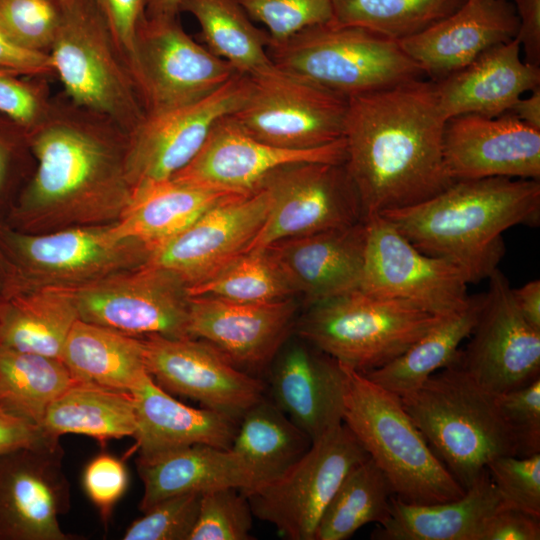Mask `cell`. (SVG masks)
Wrapping results in <instances>:
<instances>
[{
  "mask_svg": "<svg viewBox=\"0 0 540 540\" xmlns=\"http://www.w3.org/2000/svg\"><path fill=\"white\" fill-rule=\"evenodd\" d=\"M342 138L313 149H287L263 142L231 117L212 127L194 159L172 178L240 193H251L277 169L301 162L344 163Z\"/></svg>",
  "mask_w": 540,
  "mask_h": 540,
  "instance_id": "cell-21",
  "label": "cell"
},
{
  "mask_svg": "<svg viewBox=\"0 0 540 540\" xmlns=\"http://www.w3.org/2000/svg\"><path fill=\"white\" fill-rule=\"evenodd\" d=\"M141 339L147 371L166 392L239 421L265 396L266 384L261 379L237 367L204 340L161 335Z\"/></svg>",
  "mask_w": 540,
  "mask_h": 540,
  "instance_id": "cell-18",
  "label": "cell"
},
{
  "mask_svg": "<svg viewBox=\"0 0 540 540\" xmlns=\"http://www.w3.org/2000/svg\"><path fill=\"white\" fill-rule=\"evenodd\" d=\"M495 397L504 420L515 435L519 456L540 453V377Z\"/></svg>",
  "mask_w": 540,
  "mask_h": 540,
  "instance_id": "cell-48",
  "label": "cell"
},
{
  "mask_svg": "<svg viewBox=\"0 0 540 540\" xmlns=\"http://www.w3.org/2000/svg\"><path fill=\"white\" fill-rule=\"evenodd\" d=\"M73 382L60 359L0 346V411L4 413L40 427L49 405Z\"/></svg>",
  "mask_w": 540,
  "mask_h": 540,
  "instance_id": "cell-38",
  "label": "cell"
},
{
  "mask_svg": "<svg viewBox=\"0 0 540 540\" xmlns=\"http://www.w3.org/2000/svg\"><path fill=\"white\" fill-rule=\"evenodd\" d=\"M105 17L126 60L135 32L145 17L146 0H92Z\"/></svg>",
  "mask_w": 540,
  "mask_h": 540,
  "instance_id": "cell-50",
  "label": "cell"
},
{
  "mask_svg": "<svg viewBox=\"0 0 540 540\" xmlns=\"http://www.w3.org/2000/svg\"><path fill=\"white\" fill-rule=\"evenodd\" d=\"M270 196L255 191L224 201L154 249L146 264L165 269L186 285L198 284L247 252L268 214Z\"/></svg>",
  "mask_w": 540,
  "mask_h": 540,
  "instance_id": "cell-20",
  "label": "cell"
},
{
  "mask_svg": "<svg viewBox=\"0 0 540 540\" xmlns=\"http://www.w3.org/2000/svg\"><path fill=\"white\" fill-rule=\"evenodd\" d=\"M248 194L170 178L132 191L115 232L144 243L151 253L212 207Z\"/></svg>",
  "mask_w": 540,
  "mask_h": 540,
  "instance_id": "cell-31",
  "label": "cell"
},
{
  "mask_svg": "<svg viewBox=\"0 0 540 540\" xmlns=\"http://www.w3.org/2000/svg\"><path fill=\"white\" fill-rule=\"evenodd\" d=\"M250 91L248 75L235 74L195 102L146 113L128 134L126 176L133 190L172 178L198 154L214 124L232 114Z\"/></svg>",
  "mask_w": 540,
  "mask_h": 540,
  "instance_id": "cell-15",
  "label": "cell"
},
{
  "mask_svg": "<svg viewBox=\"0 0 540 540\" xmlns=\"http://www.w3.org/2000/svg\"><path fill=\"white\" fill-rule=\"evenodd\" d=\"M360 289L445 316L465 307L469 281L452 262L416 248L381 214L365 217Z\"/></svg>",
  "mask_w": 540,
  "mask_h": 540,
  "instance_id": "cell-12",
  "label": "cell"
},
{
  "mask_svg": "<svg viewBox=\"0 0 540 540\" xmlns=\"http://www.w3.org/2000/svg\"><path fill=\"white\" fill-rule=\"evenodd\" d=\"M64 94L128 134L145 116L128 62L92 0H68L49 52Z\"/></svg>",
  "mask_w": 540,
  "mask_h": 540,
  "instance_id": "cell-7",
  "label": "cell"
},
{
  "mask_svg": "<svg viewBox=\"0 0 540 540\" xmlns=\"http://www.w3.org/2000/svg\"><path fill=\"white\" fill-rule=\"evenodd\" d=\"M253 516L248 499L239 489L226 487L205 492L189 540L252 539Z\"/></svg>",
  "mask_w": 540,
  "mask_h": 540,
  "instance_id": "cell-42",
  "label": "cell"
},
{
  "mask_svg": "<svg viewBox=\"0 0 540 540\" xmlns=\"http://www.w3.org/2000/svg\"><path fill=\"white\" fill-rule=\"evenodd\" d=\"M512 296L524 319L540 330V280L533 279L518 288H512Z\"/></svg>",
  "mask_w": 540,
  "mask_h": 540,
  "instance_id": "cell-56",
  "label": "cell"
},
{
  "mask_svg": "<svg viewBox=\"0 0 540 540\" xmlns=\"http://www.w3.org/2000/svg\"><path fill=\"white\" fill-rule=\"evenodd\" d=\"M78 319L69 289L33 288L0 313V346L61 360L65 341Z\"/></svg>",
  "mask_w": 540,
  "mask_h": 540,
  "instance_id": "cell-35",
  "label": "cell"
},
{
  "mask_svg": "<svg viewBox=\"0 0 540 540\" xmlns=\"http://www.w3.org/2000/svg\"><path fill=\"white\" fill-rule=\"evenodd\" d=\"M519 20L516 39L524 51V60L540 67V0H513Z\"/></svg>",
  "mask_w": 540,
  "mask_h": 540,
  "instance_id": "cell-53",
  "label": "cell"
},
{
  "mask_svg": "<svg viewBox=\"0 0 540 540\" xmlns=\"http://www.w3.org/2000/svg\"><path fill=\"white\" fill-rule=\"evenodd\" d=\"M443 157L453 181L507 177L540 179V131L505 113L447 119Z\"/></svg>",
  "mask_w": 540,
  "mask_h": 540,
  "instance_id": "cell-22",
  "label": "cell"
},
{
  "mask_svg": "<svg viewBox=\"0 0 540 540\" xmlns=\"http://www.w3.org/2000/svg\"><path fill=\"white\" fill-rule=\"evenodd\" d=\"M505 504L488 472L460 498L412 505L392 496L390 512L371 533L374 540H478L486 521Z\"/></svg>",
  "mask_w": 540,
  "mask_h": 540,
  "instance_id": "cell-30",
  "label": "cell"
},
{
  "mask_svg": "<svg viewBox=\"0 0 540 540\" xmlns=\"http://www.w3.org/2000/svg\"><path fill=\"white\" fill-rule=\"evenodd\" d=\"M365 218L348 227L281 240L267 247L306 305L360 289Z\"/></svg>",
  "mask_w": 540,
  "mask_h": 540,
  "instance_id": "cell-26",
  "label": "cell"
},
{
  "mask_svg": "<svg viewBox=\"0 0 540 540\" xmlns=\"http://www.w3.org/2000/svg\"><path fill=\"white\" fill-rule=\"evenodd\" d=\"M399 398L435 455L465 491L495 458L519 456L517 440L495 395L458 364L435 372Z\"/></svg>",
  "mask_w": 540,
  "mask_h": 540,
  "instance_id": "cell-4",
  "label": "cell"
},
{
  "mask_svg": "<svg viewBox=\"0 0 540 540\" xmlns=\"http://www.w3.org/2000/svg\"><path fill=\"white\" fill-rule=\"evenodd\" d=\"M465 0H331L332 21L401 41L456 11Z\"/></svg>",
  "mask_w": 540,
  "mask_h": 540,
  "instance_id": "cell-40",
  "label": "cell"
},
{
  "mask_svg": "<svg viewBox=\"0 0 540 540\" xmlns=\"http://www.w3.org/2000/svg\"><path fill=\"white\" fill-rule=\"evenodd\" d=\"M187 292L243 303L272 302L296 293L267 248L240 254L202 282L188 286Z\"/></svg>",
  "mask_w": 540,
  "mask_h": 540,
  "instance_id": "cell-41",
  "label": "cell"
},
{
  "mask_svg": "<svg viewBox=\"0 0 540 540\" xmlns=\"http://www.w3.org/2000/svg\"><path fill=\"white\" fill-rule=\"evenodd\" d=\"M131 393L137 424L133 437L139 456L195 444L231 448L239 420L213 409H197L177 401L150 374Z\"/></svg>",
  "mask_w": 540,
  "mask_h": 540,
  "instance_id": "cell-29",
  "label": "cell"
},
{
  "mask_svg": "<svg viewBox=\"0 0 540 540\" xmlns=\"http://www.w3.org/2000/svg\"><path fill=\"white\" fill-rule=\"evenodd\" d=\"M260 186L267 189L270 205L247 251L265 249L288 238L348 227L364 219L344 163L286 165L272 172Z\"/></svg>",
  "mask_w": 540,
  "mask_h": 540,
  "instance_id": "cell-14",
  "label": "cell"
},
{
  "mask_svg": "<svg viewBox=\"0 0 540 540\" xmlns=\"http://www.w3.org/2000/svg\"><path fill=\"white\" fill-rule=\"evenodd\" d=\"M458 365L484 390L498 395L540 377V330L517 308L512 287L497 268Z\"/></svg>",
  "mask_w": 540,
  "mask_h": 540,
  "instance_id": "cell-17",
  "label": "cell"
},
{
  "mask_svg": "<svg viewBox=\"0 0 540 540\" xmlns=\"http://www.w3.org/2000/svg\"><path fill=\"white\" fill-rule=\"evenodd\" d=\"M446 121L425 78L348 98L344 166L364 218L419 203L453 182L443 157Z\"/></svg>",
  "mask_w": 540,
  "mask_h": 540,
  "instance_id": "cell-2",
  "label": "cell"
},
{
  "mask_svg": "<svg viewBox=\"0 0 540 540\" xmlns=\"http://www.w3.org/2000/svg\"><path fill=\"white\" fill-rule=\"evenodd\" d=\"M483 296H470L465 307L444 316L400 356L363 374L399 396L417 388L435 372L458 364L460 344L470 336L476 324Z\"/></svg>",
  "mask_w": 540,
  "mask_h": 540,
  "instance_id": "cell-33",
  "label": "cell"
},
{
  "mask_svg": "<svg viewBox=\"0 0 540 540\" xmlns=\"http://www.w3.org/2000/svg\"><path fill=\"white\" fill-rule=\"evenodd\" d=\"M10 239L32 289L78 287L142 266L151 256L141 241L118 235L114 222L12 234Z\"/></svg>",
  "mask_w": 540,
  "mask_h": 540,
  "instance_id": "cell-16",
  "label": "cell"
},
{
  "mask_svg": "<svg viewBox=\"0 0 540 540\" xmlns=\"http://www.w3.org/2000/svg\"><path fill=\"white\" fill-rule=\"evenodd\" d=\"M518 28L509 0H465L447 17L399 43L425 76L437 81L487 49L516 38Z\"/></svg>",
  "mask_w": 540,
  "mask_h": 540,
  "instance_id": "cell-25",
  "label": "cell"
},
{
  "mask_svg": "<svg viewBox=\"0 0 540 540\" xmlns=\"http://www.w3.org/2000/svg\"><path fill=\"white\" fill-rule=\"evenodd\" d=\"M49 438L40 427L0 411V456Z\"/></svg>",
  "mask_w": 540,
  "mask_h": 540,
  "instance_id": "cell-55",
  "label": "cell"
},
{
  "mask_svg": "<svg viewBox=\"0 0 540 540\" xmlns=\"http://www.w3.org/2000/svg\"><path fill=\"white\" fill-rule=\"evenodd\" d=\"M311 444L309 437L264 396L240 419L230 449L254 469L262 484L280 476Z\"/></svg>",
  "mask_w": 540,
  "mask_h": 540,
  "instance_id": "cell-36",
  "label": "cell"
},
{
  "mask_svg": "<svg viewBox=\"0 0 540 540\" xmlns=\"http://www.w3.org/2000/svg\"><path fill=\"white\" fill-rule=\"evenodd\" d=\"M60 8L44 0H0V30L23 48L49 54Z\"/></svg>",
  "mask_w": 540,
  "mask_h": 540,
  "instance_id": "cell-44",
  "label": "cell"
},
{
  "mask_svg": "<svg viewBox=\"0 0 540 540\" xmlns=\"http://www.w3.org/2000/svg\"><path fill=\"white\" fill-rule=\"evenodd\" d=\"M443 317L357 289L309 306L295 326L300 338L367 373L400 356Z\"/></svg>",
  "mask_w": 540,
  "mask_h": 540,
  "instance_id": "cell-8",
  "label": "cell"
},
{
  "mask_svg": "<svg viewBox=\"0 0 540 540\" xmlns=\"http://www.w3.org/2000/svg\"><path fill=\"white\" fill-rule=\"evenodd\" d=\"M276 66L346 98L426 78L396 40L328 22L269 45Z\"/></svg>",
  "mask_w": 540,
  "mask_h": 540,
  "instance_id": "cell-6",
  "label": "cell"
},
{
  "mask_svg": "<svg viewBox=\"0 0 540 540\" xmlns=\"http://www.w3.org/2000/svg\"><path fill=\"white\" fill-rule=\"evenodd\" d=\"M200 493L166 498L135 520L125 531L124 540H189L196 524Z\"/></svg>",
  "mask_w": 540,
  "mask_h": 540,
  "instance_id": "cell-45",
  "label": "cell"
},
{
  "mask_svg": "<svg viewBox=\"0 0 540 540\" xmlns=\"http://www.w3.org/2000/svg\"><path fill=\"white\" fill-rule=\"evenodd\" d=\"M68 506L59 439L0 456V539L69 540L59 524Z\"/></svg>",
  "mask_w": 540,
  "mask_h": 540,
  "instance_id": "cell-19",
  "label": "cell"
},
{
  "mask_svg": "<svg viewBox=\"0 0 540 540\" xmlns=\"http://www.w3.org/2000/svg\"><path fill=\"white\" fill-rule=\"evenodd\" d=\"M253 21L264 25L274 45L304 29L332 21L331 0H237Z\"/></svg>",
  "mask_w": 540,
  "mask_h": 540,
  "instance_id": "cell-43",
  "label": "cell"
},
{
  "mask_svg": "<svg viewBox=\"0 0 540 540\" xmlns=\"http://www.w3.org/2000/svg\"><path fill=\"white\" fill-rule=\"evenodd\" d=\"M248 76L249 94L230 115L253 137L287 149H313L343 138L345 96L273 63Z\"/></svg>",
  "mask_w": 540,
  "mask_h": 540,
  "instance_id": "cell-9",
  "label": "cell"
},
{
  "mask_svg": "<svg viewBox=\"0 0 540 540\" xmlns=\"http://www.w3.org/2000/svg\"><path fill=\"white\" fill-rule=\"evenodd\" d=\"M380 214L420 251L452 262L476 283L498 268L507 229L538 222L540 182L456 180L428 199Z\"/></svg>",
  "mask_w": 540,
  "mask_h": 540,
  "instance_id": "cell-3",
  "label": "cell"
},
{
  "mask_svg": "<svg viewBox=\"0 0 540 540\" xmlns=\"http://www.w3.org/2000/svg\"><path fill=\"white\" fill-rule=\"evenodd\" d=\"M524 124L540 131V86L520 98L509 111Z\"/></svg>",
  "mask_w": 540,
  "mask_h": 540,
  "instance_id": "cell-57",
  "label": "cell"
},
{
  "mask_svg": "<svg viewBox=\"0 0 540 540\" xmlns=\"http://www.w3.org/2000/svg\"><path fill=\"white\" fill-rule=\"evenodd\" d=\"M0 67L29 76H56L49 54L23 48L1 30Z\"/></svg>",
  "mask_w": 540,
  "mask_h": 540,
  "instance_id": "cell-52",
  "label": "cell"
},
{
  "mask_svg": "<svg viewBox=\"0 0 540 540\" xmlns=\"http://www.w3.org/2000/svg\"><path fill=\"white\" fill-rule=\"evenodd\" d=\"M67 289L82 321L134 337H190L187 285L160 267L144 264Z\"/></svg>",
  "mask_w": 540,
  "mask_h": 540,
  "instance_id": "cell-13",
  "label": "cell"
},
{
  "mask_svg": "<svg viewBox=\"0 0 540 540\" xmlns=\"http://www.w3.org/2000/svg\"><path fill=\"white\" fill-rule=\"evenodd\" d=\"M32 152L26 129L0 114V193L7 185L14 159Z\"/></svg>",
  "mask_w": 540,
  "mask_h": 540,
  "instance_id": "cell-54",
  "label": "cell"
},
{
  "mask_svg": "<svg viewBox=\"0 0 540 540\" xmlns=\"http://www.w3.org/2000/svg\"><path fill=\"white\" fill-rule=\"evenodd\" d=\"M392 487L371 458L355 466L325 508L314 540H346L369 523H381L390 512Z\"/></svg>",
  "mask_w": 540,
  "mask_h": 540,
  "instance_id": "cell-39",
  "label": "cell"
},
{
  "mask_svg": "<svg viewBox=\"0 0 540 540\" xmlns=\"http://www.w3.org/2000/svg\"><path fill=\"white\" fill-rule=\"evenodd\" d=\"M61 361L74 382L131 392L149 375L142 339L78 319Z\"/></svg>",
  "mask_w": 540,
  "mask_h": 540,
  "instance_id": "cell-32",
  "label": "cell"
},
{
  "mask_svg": "<svg viewBox=\"0 0 540 540\" xmlns=\"http://www.w3.org/2000/svg\"><path fill=\"white\" fill-rule=\"evenodd\" d=\"M342 366L346 375L343 423L384 473L394 496L407 504L426 505L464 495L399 396Z\"/></svg>",
  "mask_w": 540,
  "mask_h": 540,
  "instance_id": "cell-5",
  "label": "cell"
},
{
  "mask_svg": "<svg viewBox=\"0 0 540 540\" xmlns=\"http://www.w3.org/2000/svg\"><path fill=\"white\" fill-rule=\"evenodd\" d=\"M342 423L312 442L280 476L241 491L253 515L290 540H314L320 518L346 475L368 458Z\"/></svg>",
  "mask_w": 540,
  "mask_h": 540,
  "instance_id": "cell-10",
  "label": "cell"
},
{
  "mask_svg": "<svg viewBox=\"0 0 540 540\" xmlns=\"http://www.w3.org/2000/svg\"><path fill=\"white\" fill-rule=\"evenodd\" d=\"M540 517L502 506L484 524L478 540H539Z\"/></svg>",
  "mask_w": 540,
  "mask_h": 540,
  "instance_id": "cell-51",
  "label": "cell"
},
{
  "mask_svg": "<svg viewBox=\"0 0 540 540\" xmlns=\"http://www.w3.org/2000/svg\"><path fill=\"white\" fill-rule=\"evenodd\" d=\"M131 392L73 382L47 408L41 429L48 437L80 434L106 441L134 436Z\"/></svg>",
  "mask_w": 540,
  "mask_h": 540,
  "instance_id": "cell-34",
  "label": "cell"
},
{
  "mask_svg": "<svg viewBox=\"0 0 540 540\" xmlns=\"http://www.w3.org/2000/svg\"><path fill=\"white\" fill-rule=\"evenodd\" d=\"M127 485V468L115 456L99 454L85 467L84 490L98 508L103 521H108L114 505L124 494Z\"/></svg>",
  "mask_w": 540,
  "mask_h": 540,
  "instance_id": "cell-49",
  "label": "cell"
},
{
  "mask_svg": "<svg viewBox=\"0 0 540 540\" xmlns=\"http://www.w3.org/2000/svg\"><path fill=\"white\" fill-rule=\"evenodd\" d=\"M52 99L48 77L23 75L0 67V114L28 132L46 117Z\"/></svg>",
  "mask_w": 540,
  "mask_h": 540,
  "instance_id": "cell-47",
  "label": "cell"
},
{
  "mask_svg": "<svg viewBox=\"0 0 540 540\" xmlns=\"http://www.w3.org/2000/svg\"><path fill=\"white\" fill-rule=\"evenodd\" d=\"M127 62L145 114L200 100L239 73L196 42L178 16H145Z\"/></svg>",
  "mask_w": 540,
  "mask_h": 540,
  "instance_id": "cell-11",
  "label": "cell"
},
{
  "mask_svg": "<svg viewBox=\"0 0 540 540\" xmlns=\"http://www.w3.org/2000/svg\"><path fill=\"white\" fill-rule=\"evenodd\" d=\"M28 133L36 164L20 198L28 227L43 233L120 218L132 196L128 132L62 93Z\"/></svg>",
  "mask_w": 540,
  "mask_h": 540,
  "instance_id": "cell-1",
  "label": "cell"
},
{
  "mask_svg": "<svg viewBox=\"0 0 540 540\" xmlns=\"http://www.w3.org/2000/svg\"><path fill=\"white\" fill-rule=\"evenodd\" d=\"M54 6L61 7L63 6L68 0H44Z\"/></svg>",
  "mask_w": 540,
  "mask_h": 540,
  "instance_id": "cell-59",
  "label": "cell"
},
{
  "mask_svg": "<svg viewBox=\"0 0 540 540\" xmlns=\"http://www.w3.org/2000/svg\"><path fill=\"white\" fill-rule=\"evenodd\" d=\"M298 304L292 297L265 303H243L214 296L189 297L188 332L204 340L237 367L258 370L288 340Z\"/></svg>",
  "mask_w": 540,
  "mask_h": 540,
  "instance_id": "cell-23",
  "label": "cell"
},
{
  "mask_svg": "<svg viewBox=\"0 0 540 540\" xmlns=\"http://www.w3.org/2000/svg\"><path fill=\"white\" fill-rule=\"evenodd\" d=\"M180 12L196 19L205 46L237 72L251 75L273 63L268 33L253 24L237 0H183Z\"/></svg>",
  "mask_w": 540,
  "mask_h": 540,
  "instance_id": "cell-37",
  "label": "cell"
},
{
  "mask_svg": "<svg viewBox=\"0 0 540 540\" xmlns=\"http://www.w3.org/2000/svg\"><path fill=\"white\" fill-rule=\"evenodd\" d=\"M520 50V43L514 38L487 49L464 68L433 81L444 117L500 116L508 113L524 93L540 86V67L522 59Z\"/></svg>",
  "mask_w": 540,
  "mask_h": 540,
  "instance_id": "cell-27",
  "label": "cell"
},
{
  "mask_svg": "<svg viewBox=\"0 0 540 540\" xmlns=\"http://www.w3.org/2000/svg\"><path fill=\"white\" fill-rule=\"evenodd\" d=\"M136 465L144 485L142 512L176 495L226 487L247 491L260 483L254 469L233 450L205 444L138 456Z\"/></svg>",
  "mask_w": 540,
  "mask_h": 540,
  "instance_id": "cell-28",
  "label": "cell"
},
{
  "mask_svg": "<svg viewBox=\"0 0 540 540\" xmlns=\"http://www.w3.org/2000/svg\"><path fill=\"white\" fill-rule=\"evenodd\" d=\"M183 0H146L145 16L177 17Z\"/></svg>",
  "mask_w": 540,
  "mask_h": 540,
  "instance_id": "cell-58",
  "label": "cell"
},
{
  "mask_svg": "<svg viewBox=\"0 0 540 540\" xmlns=\"http://www.w3.org/2000/svg\"><path fill=\"white\" fill-rule=\"evenodd\" d=\"M298 338L271 361L268 386L273 403L314 442L343 423L346 375L337 360Z\"/></svg>",
  "mask_w": 540,
  "mask_h": 540,
  "instance_id": "cell-24",
  "label": "cell"
},
{
  "mask_svg": "<svg viewBox=\"0 0 540 540\" xmlns=\"http://www.w3.org/2000/svg\"><path fill=\"white\" fill-rule=\"evenodd\" d=\"M486 470L505 506L540 517V453L501 456Z\"/></svg>",
  "mask_w": 540,
  "mask_h": 540,
  "instance_id": "cell-46",
  "label": "cell"
}]
</instances>
